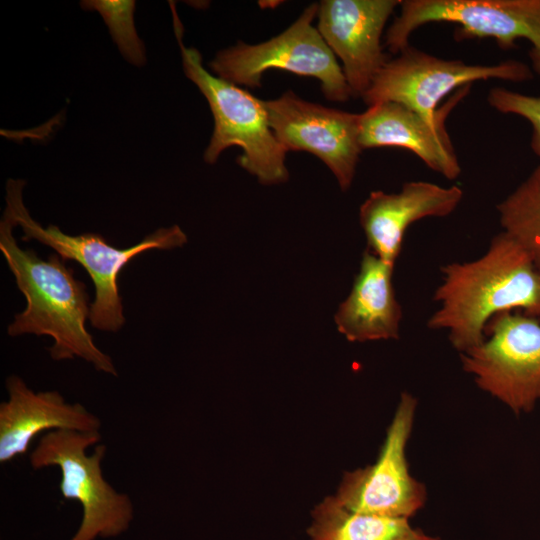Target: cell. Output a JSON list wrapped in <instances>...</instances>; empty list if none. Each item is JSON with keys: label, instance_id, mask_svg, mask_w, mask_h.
Masks as SVG:
<instances>
[{"label": "cell", "instance_id": "obj_20", "mask_svg": "<svg viewBox=\"0 0 540 540\" xmlns=\"http://www.w3.org/2000/svg\"><path fill=\"white\" fill-rule=\"evenodd\" d=\"M487 102L495 110L520 116L531 124V149L540 159V97L493 87L488 92Z\"/></svg>", "mask_w": 540, "mask_h": 540}, {"label": "cell", "instance_id": "obj_17", "mask_svg": "<svg viewBox=\"0 0 540 540\" xmlns=\"http://www.w3.org/2000/svg\"><path fill=\"white\" fill-rule=\"evenodd\" d=\"M310 540H397L412 527L406 519L365 514L326 497L312 510Z\"/></svg>", "mask_w": 540, "mask_h": 540}, {"label": "cell", "instance_id": "obj_5", "mask_svg": "<svg viewBox=\"0 0 540 540\" xmlns=\"http://www.w3.org/2000/svg\"><path fill=\"white\" fill-rule=\"evenodd\" d=\"M100 440L99 431L53 430L41 437L29 457L34 469L57 466L63 498L82 506L81 524L70 540L117 537L134 517L130 497L117 492L103 476L106 446L97 445L92 454L86 452Z\"/></svg>", "mask_w": 540, "mask_h": 540}, {"label": "cell", "instance_id": "obj_10", "mask_svg": "<svg viewBox=\"0 0 540 540\" xmlns=\"http://www.w3.org/2000/svg\"><path fill=\"white\" fill-rule=\"evenodd\" d=\"M417 399L402 392L375 463L343 474L335 495L346 508L381 517L406 519L425 504V485L410 474L406 457Z\"/></svg>", "mask_w": 540, "mask_h": 540}, {"label": "cell", "instance_id": "obj_15", "mask_svg": "<svg viewBox=\"0 0 540 540\" xmlns=\"http://www.w3.org/2000/svg\"><path fill=\"white\" fill-rule=\"evenodd\" d=\"M8 400L0 404V463L26 453L44 431L98 432L100 419L80 403H67L58 391L34 392L22 378L6 379Z\"/></svg>", "mask_w": 540, "mask_h": 540}, {"label": "cell", "instance_id": "obj_14", "mask_svg": "<svg viewBox=\"0 0 540 540\" xmlns=\"http://www.w3.org/2000/svg\"><path fill=\"white\" fill-rule=\"evenodd\" d=\"M464 196L457 186L409 181L398 193L373 191L359 210L368 250L392 265L397 261L408 227L424 218L452 214Z\"/></svg>", "mask_w": 540, "mask_h": 540}, {"label": "cell", "instance_id": "obj_12", "mask_svg": "<svg viewBox=\"0 0 540 540\" xmlns=\"http://www.w3.org/2000/svg\"><path fill=\"white\" fill-rule=\"evenodd\" d=\"M400 0H324L318 9V31L342 62L354 96H363L388 61L381 36Z\"/></svg>", "mask_w": 540, "mask_h": 540}, {"label": "cell", "instance_id": "obj_9", "mask_svg": "<svg viewBox=\"0 0 540 540\" xmlns=\"http://www.w3.org/2000/svg\"><path fill=\"white\" fill-rule=\"evenodd\" d=\"M462 369L514 414L540 402V320L524 313L495 315L484 341L460 354Z\"/></svg>", "mask_w": 540, "mask_h": 540}, {"label": "cell", "instance_id": "obj_4", "mask_svg": "<svg viewBox=\"0 0 540 540\" xmlns=\"http://www.w3.org/2000/svg\"><path fill=\"white\" fill-rule=\"evenodd\" d=\"M25 182L9 180L6 186L7 215L24 232L23 241L32 239L51 247L62 259L78 262L89 274L95 286V298L90 305V323L94 328L116 332L125 324L118 277L124 267L137 255L151 249H172L187 242L182 229L173 225L159 228L139 243L118 249L97 233L68 235L57 226H41L29 214L22 199Z\"/></svg>", "mask_w": 540, "mask_h": 540}, {"label": "cell", "instance_id": "obj_1", "mask_svg": "<svg viewBox=\"0 0 540 540\" xmlns=\"http://www.w3.org/2000/svg\"><path fill=\"white\" fill-rule=\"evenodd\" d=\"M440 271L433 296L439 306L427 327L447 331L459 354L484 341L488 322L499 313L519 309L540 318V271L503 231L477 259L451 262Z\"/></svg>", "mask_w": 540, "mask_h": 540}, {"label": "cell", "instance_id": "obj_8", "mask_svg": "<svg viewBox=\"0 0 540 540\" xmlns=\"http://www.w3.org/2000/svg\"><path fill=\"white\" fill-rule=\"evenodd\" d=\"M533 71L522 61L509 59L491 65L443 59L408 45L388 60L362 96L368 106L395 102L434 122L440 102L475 81L498 79L525 82Z\"/></svg>", "mask_w": 540, "mask_h": 540}, {"label": "cell", "instance_id": "obj_13", "mask_svg": "<svg viewBox=\"0 0 540 540\" xmlns=\"http://www.w3.org/2000/svg\"><path fill=\"white\" fill-rule=\"evenodd\" d=\"M470 88L471 85L460 88L440 106L434 122L395 102L369 106L360 114L359 143L362 150L379 147L407 149L443 177L449 180L458 178L461 167L445 121Z\"/></svg>", "mask_w": 540, "mask_h": 540}, {"label": "cell", "instance_id": "obj_6", "mask_svg": "<svg viewBox=\"0 0 540 540\" xmlns=\"http://www.w3.org/2000/svg\"><path fill=\"white\" fill-rule=\"evenodd\" d=\"M318 9L317 3L309 5L291 26L266 42H239L218 52L209 67L228 82L252 88L261 85L265 71L281 69L318 79L327 99L347 101L352 92L343 70L313 26Z\"/></svg>", "mask_w": 540, "mask_h": 540}, {"label": "cell", "instance_id": "obj_2", "mask_svg": "<svg viewBox=\"0 0 540 540\" xmlns=\"http://www.w3.org/2000/svg\"><path fill=\"white\" fill-rule=\"evenodd\" d=\"M14 227L4 214L0 250L27 305L8 326V335H48L54 340L49 348L53 360L79 357L96 370L117 376L112 359L95 345L86 329L91 305L86 285L75 278L74 269L57 253L43 260L33 249L20 248L13 236Z\"/></svg>", "mask_w": 540, "mask_h": 540}, {"label": "cell", "instance_id": "obj_21", "mask_svg": "<svg viewBox=\"0 0 540 540\" xmlns=\"http://www.w3.org/2000/svg\"><path fill=\"white\" fill-rule=\"evenodd\" d=\"M397 540H441V539L438 537L426 535L424 532H422L419 529L411 528L408 532H406L403 536H401Z\"/></svg>", "mask_w": 540, "mask_h": 540}, {"label": "cell", "instance_id": "obj_3", "mask_svg": "<svg viewBox=\"0 0 540 540\" xmlns=\"http://www.w3.org/2000/svg\"><path fill=\"white\" fill-rule=\"evenodd\" d=\"M173 16L184 72L207 99L214 119L204 160L214 164L225 149L238 146L242 149L239 165L260 183L271 185L287 181V151L270 126L264 100L206 70L200 52L183 45V29L175 9Z\"/></svg>", "mask_w": 540, "mask_h": 540}, {"label": "cell", "instance_id": "obj_7", "mask_svg": "<svg viewBox=\"0 0 540 540\" xmlns=\"http://www.w3.org/2000/svg\"><path fill=\"white\" fill-rule=\"evenodd\" d=\"M432 22L457 25V40L492 38L502 49H511L519 39L531 44L532 71L540 78V0H405L400 15L387 30L385 44L399 53L410 35Z\"/></svg>", "mask_w": 540, "mask_h": 540}, {"label": "cell", "instance_id": "obj_11", "mask_svg": "<svg viewBox=\"0 0 540 540\" xmlns=\"http://www.w3.org/2000/svg\"><path fill=\"white\" fill-rule=\"evenodd\" d=\"M270 126L288 152H310L327 165L340 188H350L362 148L360 114L324 107L287 91L264 101Z\"/></svg>", "mask_w": 540, "mask_h": 540}, {"label": "cell", "instance_id": "obj_19", "mask_svg": "<svg viewBox=\"0 0 540 540\" xmlns=\"http://www.w3.org/2000/svg\"><path fill=\"white\" fill-rule=\"evenodd\" d=\"M86 11L98 12L120 50L130 63L141 66L146 62L145 48L134 24L135 1L86 0L81 2Z\"/></svg>", "mask_w": 540, "mask_h": 540}, {"label": "cell", "instance_id": "obj_18", "mask_svg": "<svg viewBox=\"0 0 540 540\" xmlns=\"http://www.w3.org/2000/svg\"><path fill=\"white\" fill-rule=\"evenodd\" d=\"M502 231L540 271V165L496 205Z\"/></svg>", "mask_w": 540, "mask_h": 540}, {"label": "cell", "instance_id": "obj_16", "mask_svg": "<svg viewBox=\"0 0 540 540\" xmlns=\"http://www.w3.org/2000/svg\"><path fill=\"white\" fill-rule=\"evenodd\" d=\"M394 265L368 249L348 297L335 314L338 331L350 342L398 339L403 317L393 286Z\"/></svg>", "mask_w": 540, "mask_h": 540}]
</instances>
